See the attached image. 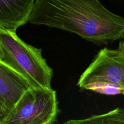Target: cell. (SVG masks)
<instances>
[{
    "label": "cell",
    "instance_id": "obj_9",
    "mask_svg": "<svg viewBox=\"0 0 124 124\" xmlns=\"http://www.w3.org/2000/svg\"><path fill=\"white\" fill-rule=\"evenodd\" d=\"M2 57V52H1V48H0V60L1 59Z\"/></svg>",
    "mask_w": 124,
    "mask_h": 124
},
{
    "label": "cell",
    "instance_id": "obj_4",
    "mask_svg": "<svg viewBox=\"0 0 124 124\" xmlns=\"http://www.w3.org/2000/svg\"><path fill=\"white\" fill-rule=\"evenodd\" d=\"M56 92L30 87L21 96L1 124H52L58 114Z\"/></svg>",
    "mask_w": 124,
    "mask_h": 124
},
{
    "label": "cell",
    "instance_id": "obj_7",
    "mask_svg": "<svg viewBox=\"0 0 124 124\" xmlns=\"http://www.w3.org/2000/svg\"><path fill=\"white\" fill-rule=\"evenodd\" d=\"M65 124H124V108H116L107 113L99 115H93L84 119L70 120Z\"/></svg>",
    "mask_w": 124,
    "mask_h": 124
},
{
    "label": "cell",
    "instance_id": "obj_2",
    "mask_svg": "<svg viewBox=\"0 0 124 124\" xmlns=\"http://www.w3.org/2000/svg\"><path fill=\"white\" fill-rule=\"evenodd\" d=\"M1 61L29 82L31 87L51 89L53 69L42 57V50L25 43L16 32L0 28Z\"/></svg>",
    "mask_w": 124,
    "mask_h": 124
},
{
    "label": "cell",
    "instance_id": "obj_3",
    "mask_svg": "<svg viewBox=\"0 0 124 124\" xmlns=\"http://www.w3.org/2000/svg\"><path fill=\"white\" fill-rule=\"evenodd\" d=\"M78 85L106 95L124 94V40L116 49L101 50L81 75Z\"/></svg>",
    "mask_w": 124,
    "mask_h": 124
},
{
    "label": "cell",
    "instance_id": "obj_1",
    "mask_svg": "<svg viewBox=\"0 0 124 124\" xmlns=\"http://www.w3.org/2000/svg\"><path fill=\"white\" fill-rule=\"evenodd\" d=\"M29 22L73 33L99 44L124 38V18L99 0H35Z\"/></svg>",
    "mask_w": 124,
    "mask_h": 124
},
{
    "label": "cell",
    "instance_id": "obj_6",
    "mask_svg": "<svg viewBox=\"0 0 124 124\" xmlns=\"http://www.w3.org/2000/svg\"><path fill=\"white\" fill-rule=\"evenodd\" d=\"M35 0H0V28L16 32L29 22Z\"/></svg>",
    "mask_w": 124,
    "mask_h": 124
},
{
    "label": "cell",
    "instance_id": "obj_8",
    "mask_svg": "<svg viewBox=\"0 0 124 124\" xmlns=\"http://www.w3.org/2000/svg\"><path fill=\"white\" fill-rule=\"evenodd\" d=\"M6 116H7V113H6V110L4 108L1 103L0 102V124L2 123V121H3L4 119L5 118Z\"/></svg>",
    "mask_w": 124,
    "mask_h": 124
},
{
    "label": "cell",
    "instance_id": "obj_5",
    "mask_svg": "<svg viewBox=\"0 0 124 124\" xmlns=\"http://www.w3.org/2000/svg\"><path fill=\"white\" fill-rule=\"evenodd\" d=\"M30 87L27 80L0 60V102L7 115Z\"/></svg>",
    "mask_w": 124,
    "mask_h": 124
}]
</instances>
